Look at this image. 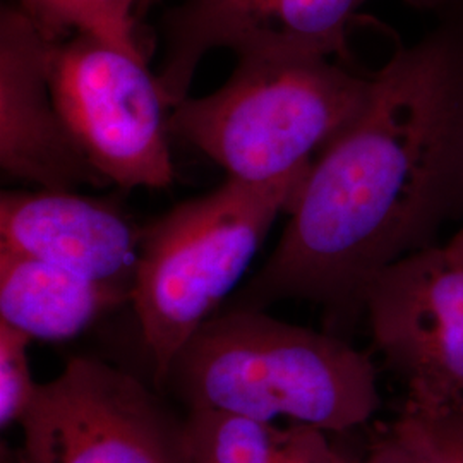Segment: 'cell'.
<instances>
[{
  "label": "cell",
  "instance_id": "2",
  "mask_svg": "<svg viewBox=\"0 0 463 463\" xmlns=\"http://www.w3.org/2000/svg\"><path fill=\"white\" fill-rule=\"evenodd\" d=\"M162 386L187 411L347 432L380 411L371 357L336 335L254 309H227L175 354Z\"/></svg>",
  "mask_w": 463,
  "mask_h": 463
},
{
  "label": "cell",
  "instance_id": "3",
  "mask_svg": "<svg viewBox=\"0 0 463 463\" xmlns=\"http://www.w3.org/2000/svg\"><path fill=\"white\" fill-rule=\"evenodd\" d=\"M369 84L371 76L328 57H239L215 93L174 107L168 131L210 156L229 179L302 183L361 110Z\"/></svg>",
  "mask_w": 463,
  "mask_h": 463
},
{
  "label": "cell",
  "instance_id": "8",
  "mask_svg": "<svg viewBox=\"0 0 463 463\" xmlns=\"http://www.w3.org/2000/svg\"><path fill=\"white\" fill-rule=\"evenodd\" d=\"M367 0H184L164 21L165 55L156 76L166 107L187 99L208 52L237 57L348 59L350 21Z\"/></svg>",
  "mask_w": 463,
  "mask_h": 463
},
{
  "label": "cell",
  "instance_id": "14",
  "mask_svg": "<svg viewBox=\"0 0 463 463\" xmlns=\"http://www.w3.org/2000/svg\"><path fill=\"white\" fill-rule=\"evenodd\" d=\"M139 0H19V7L53 40L67 33H88L137 57Z\"/></svg>",
  "mask_w": 463,
  "mask_h": 463
},
{
  "label": "cell",
  "instance_id": "17",
  "mask_svg": "<svg viewBox=\"0 0 463 463\" xmlns=\"http://www.w3.org/2000/svg\"><path fill=\"white\" fill-rule=\"evenodd\" d=\"M155 2H158V0H139V4H137V17L145 16L146 11Z\"/></svg>",
  "mask_w": 463,
  "mask_h": 463
},
{
  "label": "cell",
  "instance_id": "6",
  "mask_svg": "<svg viewBox=\"0 0 463 463\" xmlns=\"http://www.w3.org/2000/svg\"><path fill=\"white\" fill-rule=\"evenodd\" d=\"M19 426V463H187L185 419L97 357H72L38 383Z\"/></svg>",
  "mask_w": 463,
  "mask_h": 463
},
{
  "label": "cell",
  "instance_id": "15",
  "mask_svg": "<svg viewBox=\"0 0 463 463\" xmlns=\"http://www.w3.org/2000/svg\"><path fill=\"white\" fill-rule=\"evenodd\" d=\"M33 340L23 331L0 321V428L19 424L33 402L34 383L28 361Z\"/></svg>",
  "mask_w": 463,
  "mask_h": 463
},
{
  "label": "cell",
  "instance_id": "10",
  "mask_svg": "<svg viewBox=\"0 0 463 463\" xmlns=\"http://www.w3.org/2000/svg\"><path fill=\"white\" fill-rule=\"evenodd\" d=\"M141 233L114 203L76 191H4L0 249L133 290Z\"/></svg>",
  "mask_w": 463,
  "mask_h": 463
},
{
  "label": "cell",
  "instance_id": "4",
  "mask_svg": "<svg viewBox=\"0 0 463 463\" xmlns=\"http://www.w3.org/2000/svg\"><path fill=\"white\" fill-rule=\"evenodd\" d=\"M300 184L252 185L227 177L143 229L129 302L156 384L244 277Z\"/></svg>",
  "mask_w": 463,
  "mask_h": 463
},
{
  "label": "cell",
  "instance_id": "13",
  "mask_svg": "<svg viewBox=\"0 0 463 463\" xmlns=\"http://www.w3.org/2000/svg\"><path fill=\"white\" fill-rule=\"evenodd\" d=\"M361 463H463V412L405 403Z\"/></svg>",
  "mask_w": 463,
  "mask_h": 463
},
{
  "label": "cell",
  "instance_id": "7",
  "mask_svg": "<svg viewBox=\"0 0 463 463\" xmlns=\"http://www.w3.org/2000/svg\"><path fill=\"white\" fill-rule=\"evenodd\" d=\"M363 313L407 405L463 412V227L381 271Z\"/></svg>",
  "mask_w": 463,
  "mask_h": 463
},
{
  "label": "cell",
  "instance_id": "16",
  "mask_svg": "<svg viewBox=\"0 0 463 463\" xmlns=\"http://www.w3.org/2000/svg\"><path fill=\"white\" fill-rule=\"evenodd\" d=\"M273 463H361L331 443L328 432L294 424L292 436Z\"/></svg>",
  "mask_w": 463,
  "mask_h": 463
},
{
  "label": "cell",
  "instance_id": "11",
  "mask_svg": "<svg viewBox=\"0 0 463 463\" xmlns=\"http://www.w3.org/2000/svg\"><path fill=\"white\" fill-rule=\"evenodd\" d=\"M129 300V288L0 249V321L32 340H72Z\"/></svg>",
  "mask_w": 463,
  "mask_h": 463
},
{
  "label": "cell",
  "instance_id": "1",
  "mask_svg": "<svg viewBox=\"0 0 463 463\" xmlns=\"http://www.w3.org/2000/svg\"><path fill=\"white\" fill-rule=\"evenodd\" d=\"M287 213L277 248L227 309L294 298L350 321L381 271L463 216V23L400 47L371 76Z\"/></svg>",
  "mask_w": 463,
  "mask_h": 463
},
{
  "label": "cell",
  "instance_id": "9",
  "mask_svg": "<svg viewBox=\"0 0 463 463\" xmlns=\"http://www.w3.org/2000/svg\"><path fill=\"white\" fill-rule=\"evenodd\" d=\"M53 38L19 5L0 13V165L5 175L50 191L101 187L69 133L50 84Z\"/></svg>",
  "mask_w": 463,
  "mask_h": 463
},
{
  "label": "cell",
  "instance_id": "5",
  "mask_svg": "<svg viewBox=\"0 0 463 463\" xmlns=\"http://www.w3.org/2000/svg\"><path fill=\"white\" fill-rule=\"evenodd\" d=\"M50 84L69 133L109 183L170 185L166 103L145 57L74 33L53 42Z\"/></svg>",
  "mask_w": 463,
  "mask_h": 463
},
{
  "label": "cell",
  "instance_id": "12",
  "mask_svg": "<svg viewBox=\"0 0 463 463\" xmlns=\"http://www.w3.org/2000/svg\"><path fill=\"white\" fill-rule=\"evenodd\" d=\"M292 430L223 411H187V463H273Z\"/></svg>",
  "mask_w": 463,
  "mask_h": 463
}]
</instances>
